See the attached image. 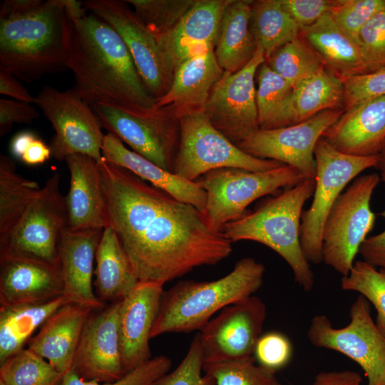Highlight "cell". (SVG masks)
<instances>
[{"instance_id":"1","label":"cell","mask_w":385,"mask_h":385,"mask_svg":"<svg viewBox=\"0 0 385 385\" xmlns=\"http://www.w3.org/2000/svg\"><path fill=\"white\" fill-rule=\"evenodd\" d=\"M109 225L139 281L163 284L230 256L232 242L203 214L125 168L98 163Z\"/></svg>"},{"instance_id":"2","label":"cell","mask_w":385,"mask_h":385,"mask_svg":"<svg viewBox=\"0 0 385 385\" xmlns=\"http://www.w3.org/2000/svg\"><path fill=\"white\" fill-rule=\"evenodd\" d=\"M68 67L76 93L91 107L108 103L153 109L149 93L124 41L108 23L88 13L82 1L66 0Z\"/></svg>"},{"instance_id":"3","label":"cell","mask_w":385,"mask_h":385,"mask_svg":"<svg viewBox=\"0 0 385 385\" xmlns=\"http://www.w3.org/2000/svg\"><path fill=\"white\" fill-rule=\"evenodd\" d=\"M66 0H5L0 8V68L26 82L68 70Z\"/></svg>"},{"instance_id":"4","label":"cell","mask_w":385,"mask_h":385,"mask_svg":"<svg viewBox=\"0 0 385 385\" xmlns=\"http://www.w3.org/2000/svg\"><path fill=\"white\" fill-rule=\"evenodd\" d=\"M265 271L262 263L244 257L218 279L183 281L164 291L151 339L166 333L200 331L215 313L253 295L262 284Z\"/></svg>"},{"instance_id":"5","label":"cell","mask_w":385,"mask_h":385,"mask_svg":"<svg viewBox=\"0 0 385 385\" xmlns=\"http://www.w3.org/2000/svg\"><path fill=\"white\" fill-rule=\"evenodd\" d=\"M315 180L304 179L255 212L225 225L222 232L231 242L251 240L279 255L292 270L295 282L305 292L314 285V275L302 250L299 230L302 207L313 195Z\"/></svg>"},{"instance_id":"6","label":"cell","mask_w":385,"mask_h":385,"mask_svg":"<svg viewBox=\"0 0 385 385\" xmlns=\"http://www.w3.org/2000/svg\"><path fill=\"white\" fill-rule=\"evenodd\" d=\"M304 179L295 168L283 165L259 172L220 168L205 173L196 182L206 192L202 212L207 224L213 230L222 232L226 224L242 217L255 200L294 187Z\"/></svg>"},{"instance_id":"7","label":"cell","mask_w":385,"mask_h":385,"mask_svg":"<svg viewBox=\"0 0 385 385\" xmlns=\"http://www.w3.org/2000/svg\"><path fill=\"white\" fill-rule=\"evenodd\" d=\"M180 139L173 173L191 182L205 173L224 168L259 172L284 164L246 153L230 141L208 120L202 111L180 117Z\"/></svg>"},{"instance_id":"8","label":"cell","mask_w":385,"mask_h":385,"mask_svg":"<svg viewBox=\"0 0 385 385\" xmlns=\"http://www.w3.org/2000/svg\"><path fill=\"white\" fill-rule=\"evenodd\" d=\"M379 181L375 173L356 178L326 218L322 235V262L342 277L349 274L361 245L374 227L376 214L370 202Z\"/></svg>"},{"instance_id":"9","label":"cell","mask_w":385,"mask_h":385,"mask_svg":"<svg viewBox=\"0 0 385 385\" xmlns=\"http://www.w3.org/2000/svg\"><path fill=\"white\" fill-rule=\"evenodd\" d=\"M317 174L313 200L302 212L299 237L302 250L310 263L322 262V230L333 205L346 185L364 170L376 168L379 156H355L342 153L322 138L314 149Z\"/></svg>"},{"instance_id":"10","label":"cell","mask_w":385,"mask_h":385,"mask_svg":"<svg viewBox=\"0 0 385 385\" xmlns=\"http://www.w3.org/2000/svg\"><path fill=\"white\" fill-rule=\"evenodd\" d=\"M60 178L56 172L46 180L13 230L0 240V258H29L60 268L58 245L67 227Z\"/></svg>"},{"instance_id":"11","label":"cell","mask_w":385,"mask_h":385,"mask_svg":"<svg viewBox=\"0 0 385 385\" xmlns=\"http://www.w3.org/2000/svg\"><path fill=\"white\" fill-rule=\"evenodd\" d=\"M349 316L346 326L335 328L326 315H315L307 331L309 342L357 363L365 373L367 385H385V335L373 320L370 303L364 297L358 296Z\"/></svg>"},{"instance_id":"12","label":"cell","mask_w":385,"mask_h":385,"mask_svg":"<svg viewBox=\"0 0 385 385\" xmlns=\"http://www.w3.org/2000/svg\"><path fill=\"white\" fill-rule=\"evenodd\" d=\"M102 128L117 136L160 168L173 173L180 130L174 119L160 109L131 108L98 103L91 106Z\"/></svg>"},{"instance_id":"13","label":"cell","mask_w":385,"mask_h":385,"mask_svg":"<svg viewBox=\"0 0 385 385\" xmlns=\"http://www.w3.org/2000/svg\"><path fill=\"white\" fill-rule=\"evenodd\" d=\"M34 103L55 131L49 144L52 158L60 161L81 154L98 163L103 162L105 135L102 127L92 108L73 88L61 91L45 86L35 97Z\"/></svg>"},{"instance_id":"14","label":"cell","mask_w":385,"mask_h":385,"mask_svg":"<svg viewBox=\"0 0 385 385\" xmlns=\"http://www.w3.org/2000/svg\"><path fill=\"white\" fill-rule=\"evenodd\" d=\"M82 4L116 31L127 46L149 93L156 101L163 97L171 86L175 69L156 38L125 1L86 0Z\"/></svg>"},{"instance_id":"15","label":"cell","mask_w":385,"mask_h":385,"mask_svg":"<svg viewBox=\"0 0 385 385\" xmlns=\"http://www.w3.org/2000/svg\"><path fill=\"white\" fill-rule=\"evenodd\" d=\"M265 61L264 52L257 47L242 69L224 71L202 109L210 123L237 146L260 129L255 77Z\"/></svg>"},{"instance_id":"16","label":"cell","mask_w":385,"mask_h":385,"mask_svg":"<svg viewBox=\"0 0 385 385\" xmlns=\"http://www.w3.org/2000/svg\"><path fill=\"white\" fill-rule=\"evenodd\" d=\"M343 112L342 108L327 110L289 126L259 129L237 147L254 157L289 165L298 170L304 179L315 180L316 145Z\"/></svg>"},{"instance_id":"17","label":"cell","mask_w":385,"mask_h":385,"mask_svg":"<svg viewBox=\"0 0 385 385\" xmlns=\"http://www.w3.org/2000/svg\"><path fill=\"white\" fill-rule=\"evenodd\" d=\"M266 316L265 303L254 294L222 309L199 332L204 364L254 356Z\"/></svg>"},{"instance_id":"18","label":"cell","mask_w":385,"mask_h":385,"mask_svg":"<svg viewBox=\"0 0 385 385\" xmlns=\"http://www.w3.org/2000/svg\"><path fill=\"white\" fill-rule=\"evenodd\" d=\"M121 300L88 317L74 354L71 370L85 380L109 383L121 378L123 367L119 333Z\"/></svg>"},{"instance_id":"19","label":"cell","mask_w":385,"mask_h":385,"mask_svg":"<svg viewBox=\"0 0 385 385\" xmlns=\"http://www.w3.org/2000/svg\"><path fill=\"white\" fill-rule=\"evenodd\" d=\"M164 284L139 281L121 299L119 333L125 373L150 360L149 340L162 299Z\"/></svg>"},{"instance_id":"20","label":"cell","mask_w":385,"mask_h":385,"mask_svg":"<svg viewBox=\"0 0 385 385\" xmlns=\"http://www.w3.org/2000/svg\"><path fill=\"white\" fill-rule=\"evenodd\" d=\"M103 230L63 231L58 245L63 295L69 303L101 309L104 303L93 287L96 254Z\"/></svg>"},{"instance_id":"21","label":"cell","mask_w":385,"mask_h":385,"mask_svg":"<svg viewBox=\"0 0 385 385\" xmlns=\"http://www.w3.org/2000/svg\"><path fill=\"white\" fill-rule=\"evenodd\" d=\"M231 0H196L168 32L155 37L175 69L192 57L213 51L222 14Z\"/></svg>"},{"instance_id":"22","label":"cell","mask_w":385,"mask_h":385,"mask_svg":"<svg viewBox=\"0 0 385 385\" xmlns=\"http://www.w3.org/2000/svg\"><path fill=\"white\" fill-rule=\"evenodd\" d=\"M62 295L60 268L29 258H0L1 306L45 302Z\"/></svg>"},{"instance_id":"23","label":"cell","mask_w":385,"mask_h":385,"mask_svg":"<svg viewBox=\"0 0 385 385\" xmlns=\"http://www.w3.org/2000/svg\"><path fill=\"white\" fill-rule=\"evenodd\" d=\"M322 138L348 155H377L385 142V96L344 110Z\"/></svg>"},{"instance_id":"24","label":"cell","mask_w":385,"mask_h":385,"mask_svg":"<svg viewBox=\"0 0 385 385\" xmlns=\"http://www.w3.org/2000/svg\"><path fill=\"white\" fill-rule=\"evenodd\" d=\"M70 187L65 196L67 228L70 230H104L109 226L98 163L74 154L65 159Z\"/></svg>"},{"instance_id":"25","label":"cell","mask_w":385,"mask_h":385,"mask_svg":"<svg viewBox=\"0 0 385 385\" xmlns=\"http://www.w3.org/2000/svg\"><path fill=\"white\" fill-rule=\"evenodd\" d=\"M223 73L213 51L188 59L175 69L169 90L153 109L163 108L176 120L201 111Z\"/></svg>"},{"instance_id":"26","label":"cell","mask_w":385,"mask_h":385,"mask_svg":"<svg viewBox=\"0 0 385 385\" xmlns=\"http://www.w3.org/2000/svg\"><path fill=\"white\" fill-rule=\"evenodd\" d=\"M93 311L79 304H65L46 319L30 339L27 348L64 375L71 369L83 327Z\"/></svg>"},{"instance_id":"27","label":"cell","mask_w":385,"mask_h":385,"mask_svg":"<svg viewBox=\"0 0 385 385\" xmlns=\"http://www.w3.org/2000/svg\"><path fill=\"white\" fill-rule=\"evenodd\" d=\"M103 161L125 168L180 201L190 204L202 212L207 200L205 190L197 182L186 180L163 170L151 161L127 148L115 135H105L102 145Z\"/></svg>"},{"instance_id":"28","label":"cell","mask_w":385,"mask_h":385,"mask_svg":"<svg viewBox=\"0 0 385 385\" xmlns=\"http://www.w3.org/2000/svg\"><path fill=\"white\" fill-rule=\"evenodd\" d=\"M252 3L231 0L222 14L213 52L224 71L235 73L242 69L257 51L250 28Z\"/></svg>"},{"instance_id":"29","label":"cell","mask_w":385,"mask_h":385,"mask_svg":"<svg viewBox=\"0 0 385 385\" xmlns=\"http://www.w3.org/2000/svg\"><path fill=\"white\" fill-rule=\"evenodd\" d=\"M96 263L94 284L103 302L123 299L139 282L127 252L110 225L103 231Z\"/></svg>"},{"instance_id":"30","label":"cell","mask_w":385,"mask_h":385,"mask_svg":"<svg viewBox=\"0 0 385 385\" xmlns=\"http://www.w3.org/2000/svg\"><path fill=\"white\" fill-rule=\"evenodd\" d=\"M299 35L322 58L327 68L341 78L366 73L359 48L339 29L328 12Z\"/></svg>"},{"instance_id":"31","label":"cell","mask_w":385,"mask_h":385,"mask_svg":"<svg viewBox=\"0 0 385 385\" xmlns=\"http://www.w3.org/2000/svg\"><path fill=\"white\" fill-rule=\"evenodd\" d=\"M66 303L62 295L45 302L0 306V364L23 349L34 333Z\"/></svg>"},{"instance_id":"32","label":"cell","mask_w":385,"mask_h":385,"mask_svg":"<svg viewBox=\"0 0 385 385\" xmlns=\"http://www.w3.org/2000/svg\"><path fill=\"white\" fill-rule=\"evenodd\" d=\"M344 95L342 78L326 67L304 78L293 87L294 124L322 111L342 108Z\"/></svg>"},{"instance_id":"33","label":"cell","mask_w":385,"mask_h":385,"mask_svg":"<svg viewBox=\"0 0 385 385\" xmlns=\"http://www.w3.org/2000/svg\"><path fill=\"white\" fill-rule=\"evenodd\" d=\"M293 86L265 61L258 69L256 102L260 129L268 130L294 124Z\"/></svg>"},{"instance_id":"34","label":"cell","mask_w":385,"mask_h":385,"mask_svg":"<svg viewBox=\"0 0 385 385\" xmlns=\"http://www.w3.org/2000/svg\"><path fill=\"white\" fill-rule=\"evenodd\" d=\"M250 28L265 60L299 36L300 29L281 0L252 1Z\"/></svg>"},{"instance_id":"35","label":"cell","mask_w":385,"mask_h":385,"mask_svg":"<svg viewBox=\"0 0 385 385\" xmlns=\"http://www.w3.org/2000/svg\"><path fill=\"white\" fill-rule=\"evenodd\" d=\"M38 183L19 175L13 160L0 155V240L7 236L39 192Z\"/></svg>"},{"instance_id":"36","label":"cell","mask_w":385,"mask_h":385,"mask_svg":"<svg viewBox=\"0 0 385 385\" xmlns=\"http://www.w3.org/2000/svg\"><path fill=\"white\" fill-rule=\"evenodd\" d=\"M63 375L48 361L24 348L0 364V385H60Z\"/></svg>"},{"instance_id":"37","label":"cell","mask_w":385,"mask_h":385,"mask_svg":"<svg viewBox=\"0 0 385 385\" xmlns=\"http://www.w3.org/2000/svg\"><path fill=\"white\" fill-rule=\"evenodd\" d=\"M265 62L293 87L325 67L319 55L300 35L278 49Z\"/></svg>"},{"instance_id":"38","label":"cell","mask_w":385,"mask_h":385,"mask_svg":"<svg viewBox=\"0 0 385 385\" xmlns=\"http://www.w3.org/2000/svg\"><path fill=\"white\" fill-rule=\"evenodd\" d=\"M341 287L358 292L373 305L376 311V326L385 335V269L356 261L349 274L342 277Z\"/></svg>"},{"instance_id":"39","label":"cell","mask_w":385,"mask_h":385,"mask_svg":"<svg viewBox=\"0 0 385 385\" xmlns=\"http://www.w3.org/2000/svg\"><path fill=\"white\" fill-rule=\"evenodd\" d=\"M203 371L213 379L215 385H281L275 372L256 365L254 356L206 363Z\"/></svg>"},{"instance_id":"40","label":"cell","mask_w":385,"mask_h":385,"mask_svg":"<svg viewBox=\"0 0 385 385\" xmlns=\"http://www.w3.org/2000/svg\"><path fill=\"white\" fill-rule=\"evenodd\" d=\"M196 0H127L146 29L158 37L170 31Z\"/></svg>"},{"instance_id":"41","label":"cell","mask_w":385,"mask_h":385,"mask_svg":"<svg viewBox=\"0 0 385 385\" xmlns=\"http://www.w3.org/2000/svg\"><path fill=\"white\" fill-rule=\"evenodd\" d=\"M385 9V0H333L329 13L343 34L359 47L366 23Z\"/></svg>"},{"instance_id":"42","label":"cell","mask_w":385,"mask_h":385,"mask_svg":"<svg viewBox=\"0 0 385 385\" xmlns=\"http://www.w3.org/2000/svg\"><path fill=\"white\" fill-rule=\"evenodd\" d=\"M204 356L199 333L192 339L179 365L163 376L156 385H215L213 379L202 375Z\"/></svg>"},{"instance_id":"43","label":"cell","mask_w":385,"mask_h":385,"mask_svg":"<svg viewBox=\"0 0 385 385\" xmlns=\"http://www.w3.org/2000/svg\"><path fill=\"white\" fill-rule=\"evenodd\" d=\"M359 48L366 73L385 68V9L363 27Z\"/></svg>"},{"instance_id":"44","label":"cell","mask_w":385,"mask_h":385,"mask_svg":"<svg viewBox=\"0 0 385 385\" xmlns=\"http://www.w3.org/2000/svg\"><path fill=\"white\" fill-rule=\"evenodd\" d=\"M342 78L344 91V111L385 96V68Z\"/></svg>"},{"instance_id":"45","label":"cell","mask_w":385,"mask_h":385,"mask_svg":"<svg viewBox=\"0 0 385 385\" xmlns=\"http://www.w3.org/2000/svg\"><path fill=\"white\" fill-rule=\"evenodd\" d=\"M253 356L259 365L275 372L290 361L292 345L282 333L270 332L260 336Z\"/></svg>"},{"instance_id":"46","label":"cell","mask_w":385,"mask_h":385,"mask_svg":"<svg viewBox=\"0 0 385 385\" xmlns=\"http://www.w3.org/2000/svg\"><path fill=\"white\" fill-rule=\"evenodd\" d=\"M171 365L168 356L159 355L125 373L115 381L101 384L94 380H85V385H156L170 371Z\"/></svg>"},{"instance_id":"47","label":"cell","mask_w":385,"mask_h":385,"mask_svg":"<svg viewBox=\"0 0 385 385\" xmlns=\"http://www.w3.org/2000/svg\"><path fill=\"white\" fill-rule=\"evenodd\" d=\"M281 2L301 30L328 13L333 0H281Z\"/></svg>"},{"instance_id":"48","label":"cell","mask_w":385,"mask_h":385,"mask_svg":"<svg viewBox=\"0 0 385 385\" xmlns=\"http://www.w3.org/2000/svg\"><path fill=\"white\" fill-rule=\"evenodd\" d=\"M39 116L30 103L11 99H0V136H4L15 123L29 124Z\"/></svg>"},{"instance_id":"49","label":"cell","mask_w":385,"mask_h":385,"mask_svg":"<svg viewBox=\"0 0 385 385\" xmlns=\"http://www.w3.org/2000/svg\"><path fill=\"white\" fill-rule=\"evenodd\" d=\"M359 253L366 263L376 268L385 269V230L367 237L361 245Z\"/></svg>"},{"instance_id":"50","label":"cell","mask_w":385,"mask_h":385,"mask_svg":"<svg viewBox=\"0 0 385 385\" xmlns=\"http://www.w3.org/2000/svg\"><path fill=\"white\" fill-rule=\"evenodd\" d=\"M0 93L27 103H34L35 100L16 77L3 68H0Z\"/></svg>"},{"instance_id":"51","label":"cell","mask_w":385,"mask_h":385,"mask_svg":"<svg viewBox=\"0 0 385 385\" xmlns=\"http://www.w3.org/2000/svg\"><path fill=\"white\" fill-rule=\"evenodd\" d=\"M361 375L351 370L322 371L317 375L313 385H360Z\"/></svg>"},{"instance_id":"52","label":"cell","mask_w":385,"mask_h":385,"mask_svg":"<svg viewBox=\"0 0 385 385\" xmlns=\"http://www.w3.org/2000/svg\"><path fill=\"white\" fill-rule=\"evenodd\" d=\"M51 157L49 145L37 138L30 144L20 160L26 165H36L44 163Z\"/></svg>"},{"instance_id":"53","label":"cell","mask_w":385,"mask_h":385,"mask_svg":"<svg viewBox=\"0 0 385 385\" xmlns=\"http://www.w3.org/2000/svg\"><path fill=\"white\" fill-rule=\"evenodd\" d=\"M37 138L35 133L29 130H24L16 133L9 143L11 154L20 160L30 144Z\"/></svg>"},{"instance_id":"54","label":"cell","mask_w":385,"mask_h":385,"mask_svg":"<svg viewBox=\"0 0 385 385\" xmlns=\"http://www.w3.org/2000/svg\"><path fill=\"white\" fill-rule=\"evenodd\" d=\"M60 385H85V379L71 369L63 375Z\"/></svg>"},{"instance_id":"55","label":"cell","mask_w":385,"mask_h":385,"mask_svg":"<svg viewBox=\"0 0 385 385\" xmlns=\"http://www.w3.org/2000/svg\"><path fill=\"white\" fill-rule=\"evenodd\" d=\"M378 156L379 161L376 168L380 171L381 178L385 183V142L384 143Z\"/></svg>"}]
</instances>
